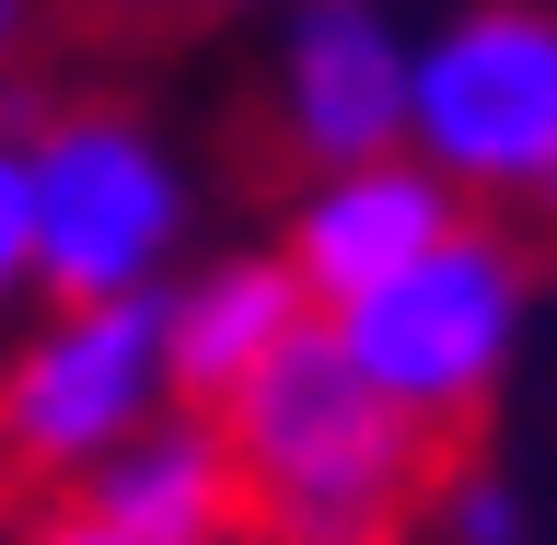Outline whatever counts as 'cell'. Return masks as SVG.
Wrapping results in <instances>:
<instances>
[{"label":"cell","instance_id":"cell-1","mask_svg":"<svg viewBox=\"0 0 557 545\" xmlns=\"http://www.w3.org/2000/svg\"><path fill=\"white\" fill-rule=\"evenodd\" d=\"M221 430L244 465V534L268 545H407L430 465L453 453L395 395H372V372L325 337V313L221 395Z\"/></svg>","mask_w":557,"mask_h":545},{"label":"cell","instance_id":"cell-2","mask_svg":"<svg viewBox=\"0 0 557 545\" xmlns=\"http://www.w3.org/2000/svg\"><path fill=\"white\" fill-rule=\"evenodd\" d=\"M522 325H534V244L499 209H465L430 256H407L395 278L325 313V337L372 372V395H395L430 442L487 430V407L522 372Z\"/></svg>","mask_w":557,"mask_h":545},{"label":"cell","instance_id":"cell-3","mask_svg":"<svg viewBox=\"0 0 557 545\" xmlns=\"http://www.w3.org/2000/svg\"><path fill=\"white\" fill-rule=\"evenodd\" d=\"M35 186V302H139L186 268L198 186L174 139L128 104H47L24 116Z\"/></svg>","mask_w":557,"mask_h":545},{"label":"cell","instance_id":"cell-4","mask_svg":"<svg viewBox=\"0 0 557 545\" xmlns=\"http://www.w3.org/2000/svg\"><path fill=\"white\" fill-rule=\"evenodd\" d=\"M407 151L465 209H534L557 174V0H453L418 35Z\"/></svg>","mask_w":557,"mask_h":545},{"label":"cell","instance_id":"cell-5","mask_svg":"<svg viewBox=\"0 0 557 545\" xmlns=\"http://www.w3.org/2000/svg\"><path fill=\"white\" fill-rule=\"evenodd\" d=\"M174 407L163 360V290L139 302H47L0 348V487L70 499L139 418Z\"/></svg>","mask_w":557,"mask_h":545},{"label":"cell","instance_id":"cell-6","mask_svg":"<svg viewBox=\"0 0 557 545\" xmlns=\"http://www.w3.org/2000/svg\"><path fill=\"white\" fill-rule=\"evenodd\" d=\"M407 59L418 35L395 24V0H290L268 59V116L302 174L407 151Z\"/></svg>","mask_w":557,"mask_h":545},{"label":"cell","instance_id":"cell-7","mask_svg":"<svg viewBox=\"0 0 557 545\" xmlns=\"http://www.w3.org/2000/svg\"><path fill=\"white\" fill-rule=\"evenodd\" d=\"M453 221H465V198H453L418 151H372V163L302 174V198L278 221V256H290V278L313 290V313H337V302H360L372 278H395L407 256H430Z\"/></svg>","mask_w":557,"mask_h":545},{"label":"cell","instance_id":"cell-8","mask_svg":"<svg viewBox=\"0 0 557 545\" xmlns=\"http://www.w3.org/2000/svg\"><path fill=\"white\" fill-rule=\"evenodd\" d=\"M70 499H82L104 534H128V545H233L244 534L233 430H221V407H186V395H174L163 418H139Z\"/></svg>","mask_w":557,"mask_h":545},{"label":"cell","instance_id":"cell-9","mask_svg":"<svg viewBox=\"0 0 557 545\" xmlns=\"http://www.w3.org/2000/svg\"><path fill=\"white\" fill-rule=\"evenodd\" d=\"M313 325V290L290 278L278 244H244V256H198V268L163 278V360L186 407H221L244 372H268L278 348Z\"/></svg>","mask_w":557,"mask_h":545},{"label":"cell","instance_id":"cell-10","mask_svg":"<svg viewBox=\"0 0 557 545\" xmlns=\"http://www.w3.org/2000/svg\"><path fill=\"white\" fill-rule=\"evenodd\" d=\"M407 545H534V487L487 442H453L442 465H430V499H418Z\"/></svg>","mask_w":557,"mask_h":545},{"label":"cell","instance_id":"cell-11","mask_svg":"<svg viewBox=\"0 0 557 545\" xmlns=\"http://www.w3.org/2000/svg\"><path fill=\"white\" fill-rule=\"evenodd\" d=\"M35 302V186H24V116H0V313Z\"/></svg>","mask_w":557,"mask_h":545},{"label":"cell","instance_id":"cell-12","mask_svg":"<svg viewBox=\"0 0 557 545\" xmlns=\"http://www.w3.org/2000/svg\"><path fill=\"white\" fill-rule=\"evenodd\" d=\"M0 545H128V534H104L82 499H35V511H12V522H0Z\"/></svg>","mask_w":557,"mask_h":545},{"label":"cell","instance_id":"cell-13","mask_svg":"<svg viewBox=\"0 0 557 545\" xmlns=\"http://www.w3.org/2000/svg\"><path fill=\"white\" fill-rule=\"evenodd\" d=\"M35 24H47V0H0V82H12V59L35 47Z\"/></svg>","mask_w":557,"mask_h":545},{"label":"cell","instance_id":"cell-14","mask_svg":"<svg viewBox=\"0 0 557 545\" xmlns=\"http://www.w3.org/2000/svg\"><path fill=\"white\" fill-rule=\"evenodd\" d=\"M198 12H290V0H198Z\"/></svg>","mask_w":557,"mask_h":545},{"label":"cell","instance_id":"cell-15","mask_svg":"<svg viewBox=\"0 0 557 545\" xmlns=\"http://www.w3.org/2000/svg\"><path fill=\"white\" fill-rule=\"evenodd\" d=\"M534 221H546V233H557V174H546V186H534Z\"/></svg>","mask_w":557,"mask_h":545},{"label":"cell","instance_id":"cell-16","mask_svg":"<svg viewBox=\"0 0 557 545\" xmlns=\"http://www.w3.org/2000/svg\"><path fill=\"white\" fill-rule=\"evenodd\" d=\"M233 545H268V534H233Z\"/></svg>","mask_w":557,"mask_h":545}]
</instances>
